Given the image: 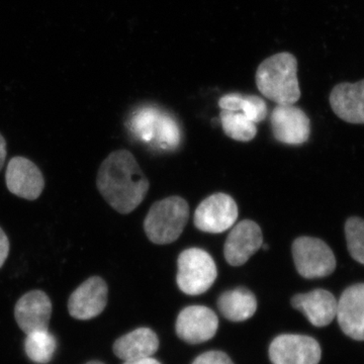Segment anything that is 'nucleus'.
<instances>
[{
    "mask_svg": "<svg viewBox=\"0 0 364 364\" xmlns=\"http://www.w3.org/2000/svg\"><path fill=\"white\" fill-rule=\"evenodd\" d=\"M333 112L350 124H364V79L356 83H340L330 95Z\"/></svg>",
    "mask_w": 364,
    "mask_h": 364,
    "instance_id": "nucleus-17",
    "label": "nucleus"
},
{
    "mask_svg": "<svg viewBox=\"0 0 364 364\" xmlns=\"http://www.w3.org/2000/svg\"><path fill=\"white\" fill-rule=\"evenodd\" d=\"M86 364H105V363H100V361H90V363H88Z\"/></svg>",
    "mask_w": 364,
    "mask_h": 364,
    "instance_id": "nucleus-28",
    "label": "nucleus"
},
{
    "mask_svg": "<svg viewBox=\"0 0 364 364\" xmlns=\"http://www.w3.org/2000/svg\"><path fill=\"white\" fill-rule=\"evenodd\" d=\"M193 364H234L231 358L222 351H208L193 361Z\"/></svg>",
    "mask_w": 364,
    "mask_h": 364,
    "instance_id": "nucleus-24",
    "label": "nucleus"
},
{
    "mask_svg": "<svg viewBox=\"0 0 364 364\" xmlns=\"http://www.w3.org/2000/svg\"><path fill=\"white\" fill-rule=\"evenodd\" d=\"M57 348L56 338L47 331L26 334L25 350L28 358L35 363L46 364L52 360Z\"/></svg>",
    "mask_w": 364,
    "mask_h": 364,
    "instance_id": "nucleus-22",
    "label": "nucleus"
},
{
    "mask_svg": "<svg viewBox=\"0 0 364 364\" xmlns=\"http://www.w3.org/2000/svg\"><path fill=\"white\" fill-rule=\"evenodd\" d=\"M272 134L280 143L301 145L310 138V119L294 105H277L270 116Z\"/></svg>",
    "mask_w": 364,
    "mask_h": 364,
    "instance_id": "nucleus-9",
    "label": "nucleus"
},
{
    "mask_svg": "<svg viewBox=\"0 0 364 364\" xmlns=\"http://www.w3.org/2000/svg\"><path fill=\"white\" fill-rule=\"evenodd\" d=\"M188 217L186 200L179 196H169L153 203L144 221V230L152 243L166 245L181 237Z\"/></svg>",
    "mask_w": 364,
    "mask_h": 364,
    "instance_id": "nucleus-4",
    "label": "nucleus"
},
{
    "mask_svg": "<svg viewBox=\"0 0 364 364\" xmlns=\"http://www.w3.org/2000/svg\"><path fill=\"white\" fill-rule=\"evenodd\" d=\"M6 141L4 136L0 134V171L4 168V162L6 159Z\"/></svg>",
    "mask_w": 364,
    "mask_h": 364,
    "instance_id": "nucleus-26",
    "label": "nucleus"
},
{
    "mask_svg": "<svg viewBox=\"0 0 364 364\" xmlns=\"http://www.w3.org/2000/svg\"><path fill=\"white\" fill-rule=\"evenodd\" d=\"M128 128L136 139L158 149L173 151L181 144V128L176 119L153 105L136 109L128 122Z\"/></svg>",
    "mask_w": 364,
    "mask_h": 364,
    "instance_id": "nucleus-3",
    "label": "nucleus"
},
{
    "mask_svg": "<svg viewBox=\"0 0 364 364\" xmlns=\"http://www.w3.org/2000/svg\"><path fill=\"white\" fill-rule=\"evenodd\" d=\"M219 107L226 111L241 112L255 124L261 123L267 117V102L257 95L229 93L219 100Z\"/></svg>",
    "mask_w": 364,
    "mask_h": 364,
    "instance_id": "nucleus-20",
    "label": "nucleus"
},
{
    "mask_svg": "<svg viewBox=\"0 0 364 364\" xmlns=\"http://www.w3.org/2000/svg\"><path fill=\"white\" fill-rule=\"evenodd\" d=\"M97 186L105 202L119 214L135 210L149 191V181L130 151L111 153L100 165Z\"/></svg>",
    "mask_w": 364,
    "mask_h": 364,
    "instance_id": "nucleus-1",
    "label": "nucleus"
},
{
    "mask_svg": "<svg viewBox=\"0 0 364 364\" xmlns=\"http://www.w3.org/2000/svg\"><path fill=\"white\" fill-rule=\"evenodd\" d=\"M177 286L189 296L205 294L217 279L218 270L212 256L200 248L182 251L177 259Z\"/></svg>",
    "mask_w": 364,
    "mask_h": 364,
    "instance_id": "nucleus-5",
    "label": "nucleus"
},
{
    "mask_svg": "<svg viewBox=\"0 0 364 364\" xmlns=\"http://www.w3.org/2000/svg\"><path fill=\"white\" fill-rule=\"evenodd\" d=\"M255 81L261 95L277 105H294L301 98L298 60L291 53H277L263 60Z\"/></svg>",
    "mask_w": 364,
    "mask_h": 364,
    "instance_id": "nucleus-2",
    "label": "nucleus"
},
{
    "mask_svg": "<svg viewBox=\"0 0 364 364\" xmlns=\"http://www.w3.org/2000/svg\"><path fill=\"white\" fill-rule=\"evenodd\" d=\"M124 364H161L153 358L136 359V360L126 361Z\"/></svg>",
    "mask_w": 364,
    "mask_h": 364,
    "instance_id": "nucleus-27",
    "label": "nucleus"
},
{
    "mask_svg": "<svg viewBox=\"0 0 364 364\" xmlns=\"http://www.w3.org/2000/svg\"><path fill=\"white\" fill-rule=\"evenodd\" d=\"M9 241L6 232L0 227V268L4 267V263L9 257Z\"/></svg>",
    "mask_w": 364,
    "mask_h": 364,
    "instance_id": "nucleus-25",
    "label": "nucleus"
},
{
    "mask_svg": "<svg viewBox=\"0 0 364 364\" xmlns=\"http://www.w3.org/2000/svg\"><path fill=\"white\" fill-rule=\"evenodd\" d=\"M220 119L225 134L235 141L249 142L253 140L257 134L256 124L241 112L222 109Z\"/></svg>",
    "mask_w": 364,
    "mask_h": 364,
    "instance_id": "nucleus-21",
    "label": "nucleus"
},
{
    "mask_svg": "<svg viewBox=\"0 0 364 364\" xmlns=\"http://www.w3.org/2000/svg\"><path fill=\"white\" fill-rule=\"evenodd\" d=\"M337 303L338 301L330 291L320 289L296 294L291 299L294 308L301 311L316 327H326L336 318Z\"/></svg>",
    "mask_w": 364,
    "mask_h": 364,
    "instance_id": "nucleus-16",
    "label": "nucleus"
},
{
    "mask_svg": "<svg viewBox=\"0 0 364 364\" xmlns=\"http://www.w3.org/2000/svg\"><path fill=\"white\" fill-rule=\"evenodd\" d=\"M218 328L217 315L207 306H188L177 317V336L186 343L200 344L208 341L215 336Z\"/></svg>",
    "mask_w": 364,
    "mask_h": 364,
    "instance_id": "nucleus-11",
    "label": "nucleus"
},
{
    "mask_svg": "<svg viewBox=\"0 0 364 364\" xmlns=\"http://www.w3.org/2000/svg\"><path fill=\"white\" fill-rule=\"evenodd\" d=\"M7 189L13 195L28 200H36L42 195L45 179L42 171L28 158H11L6 172Z\"/></svg>",
    "mask_w": 364,
    "mask_h": 364,
    "instance_id": "nucleus-10",
    "label": "nucleus"
},
{
    "mask_svg": "<svg viewBox=\"0 0 364 364\" xmlns=\"http://www.w3.org/2000/svg\"><path fill=\"white\" fill-rule=\"evenodd\" d=\"M107 282L100 277L86 279L71 294L68 311L77 320H90L100 315L107 304Z\"/></svg>",
    "mask_w": 364,
    "mask_h": 364,
    "instance_id": "nucleus-12",
    "label": "nucleus"
},
{
    "mask_svg": "<svg viewBox=\"0 0 364 364\" xmlns=\"http://www.w3.org/2000/svg\"><path fill=\"white\" fill-rule=\"evenodd\" d=\"M336 318L345 335L364 341V284L345 289L337 303Z\"/></svg>",
    "mask_w": 364,
    "mask_h": 364,
    "instance_id": "nucleus-15",
    "label": "nucleus"
},
{
    "mask_svg": "<svg viewBox=\"0 0 364 364\" xmlns=\"http://www.w3.org/2000/svg\"><path fill=\"white\" fill-rule=\"evenodd\" d=\"M159 347L156 333L149 328H139L117 340L114 344V354L126 361L152 358Z\"/></svg>",
    "mask_w": 364,
    "mask_h": 364,
    "instance_id": "nucleus-18",
    "label": "nucleus"
},
{
    "mask_svg": "<svg viewBox=\"0 0 364 364\" xmlns=\"http://www.w3.org/2000/svg\"><path fill=\"white\" fill-rule=\"evenodd\" d=\"M263 244L262 231L255 222L244 220L230 232L224 246V255L232 267L245 264Z\"/></svg>",
    "mask_w": 364,
    "mask_h": 364,
    "instance_id": "nucleus-13",
    "label": "nucleus"
},
{
    "mask_svg": "<svg viewBox=\"0 0 364 364\" xmlns=\"http://www.w3.org/2000/svg\"><path fill=\"white\" fill-rule=\"evenodd\" d=\"M220 312L232 322H243L253 317L257 310V299L245 287L225 291L218 301Z\"/></svg>",
    "mask_w": 364,
    "mask_h": 364,
    "instance_id": "nucleus-19",
    "label": "nucleus"
},
{
    "mask_svg": "<svg viewBox=\"0 0 364 364\" xmlns=\"http://www.w3.org/2000/svg\"><path fill=\"white\" fill-rule=\"evenodd\" d=\"M345 235L352 258L364 265V220L360 218L347 220Z\"/></svg>",
    "mask_w": 364,
    "mask_h": 364,
    "instance_id": "nucleus-23",
    "label": "nucleus"
},
{
    "mask_svg": "<svg viewBox=\"0 0 364 364\" xmlns=\"http://www.w3.org/2000/svg\"><path fill=\"white\" fill-rule=\"evenodd\" d=\"M51 314V299L39 289L23 294L14 308L16 323L26 334L49 330Z\"/></svg>",
    "mask_w": 364,
    "mask_h": 364,
    "instance_id": "nucleus-14",
    "label": "nucleus"
},
{
    "mask_svg": "<svg viewBox=\"0 0 364 364\" xmlns=\"http://www.w3.org/2000/svg\"><path fill=\"white\" fill-rule=\"evenodd\" d=\"M291 250L296 270L305 279H322L336 268L332 249L321 239L299 237L294 240Z\"/></svg>",
    "mask_w": 364,
    "mask_h": 364,
    "instance_id": "nucleus-6",
    "label": "nucleus"
},
{
    "mask_svg": "<svg viewBox=\"0 0 364 364\" xmlns=\"http://www.w3.org/2000/svg\"><path fill=\"white\" fill-rule=\"evenodd\" d=\"M238 218V207L234 198L226 193H215L200 203L193 223L205 233L219 234L233 227Z\"/></svg>",
    "mask_w": 364,
    "mask_h": 364,
    "instance_id": "nucleus-7",
    "label": "nucleus"
},
{
    "mask_svg": "<svg viewBox=\"0 0 364 364\" xmlns=\"http://www.w3.org/2000/svg\"><path fill=\"white\" fill-rule=\"evenodd\" d=\"M321 358L320 344L306 335H280L269 346L272 364H318Z\"/></svg>",
    "mask_w": 364,
    "mask_h": 364,
    "instance_id": "nucleus-8",
    "label": "nucleus"
}]
</instances>
